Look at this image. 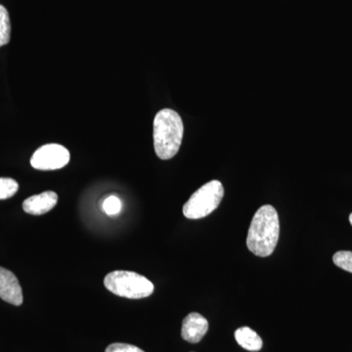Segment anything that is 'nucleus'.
I'll return each mask as SVG.
<instances>
[{"instance_id":"nucleus-8","label":"nucleus","mask_w":352,"mask_h":352,"mask_svg":"<svg viewBox=\"0 0 352 352\" xmlns=\"http://www.w3.org/2000/svg\"><path fill=\"white\" fill-rule=\"evenodd\" d=\"M58 196L55 192L46 191L25 200L23 203V210L27 214L32 215L47 214L56 206Z\"/></svg>"},{"instance_id":"nucleus-7","label":"nucleus","mask_w":352,"mask_h":352,"mask_svg":"<svg viewBox=\"0 0 352 352\" xmlns=\"http://www.w3.org/2000/svg\"><path fill=\"white\" fill-rule=\"evenodd\" d=\"M208 330V322L203 315L192 312L182 322V339L190 344H198Z\"/></svg>"},{"instance_id":"nucleus-1","label":"nucleus","mask_w":352,"mask_h":352,"mask_svg":"<svg viewBox=\"0 0 352 352\" xmlns=\"http://www.w3.org/2000/svg\"><path fill=\"white\" fill-rule=\"evenodd\" d=\"M279 217L274 207L264 205L252 217L247 237L248 249L261 258L270 256L279 240Z\"/></svg>"},{"instance_id":"nucleus-4","label":"nucleus","mask_w":352,"mask_h":352,"mask_svg":"<svg viewBox=\"0 0 352 352\" xmlns=\"http://www.w3.org/2000/svg\"><path fill=\"white\" fill-rule=\"evenodd\" d=\"M224 188L219 180H212L197 190L183 207V214L189 219L208 217L219 207Z\"/></svg>"},{"instance_id":"nucleus-11","label":"nucleus","mask_w":352,"mask_h":352,"mask_svg":"<svg viewBox=\"0 0 352 352\" xmlns=\"http://www.w3.org/2000/svg\"><path fill=\"white\" fill-rule=\"evenodd\" d=\"M19 184L12 178H0V200H6L17 193Z\"/></svg>"},{"instance_id":"nucleus-12","label":"nucleus","mask_w":352,"mask_h":352,"mask_svg":"<svg viewBox=\"0 0 352 352\" xmlns=\"http://www.w3.org/2000/svg\"><path fill=\"white\" fill-rule=\"evenodd\" d=\"M333 261L338 267L352 273V252L340 251L333 256Z\"/></svg>"},{"instance_id":"nucleus-10","label":"nucleus","mask_w":352,"mask_h":352,"mask_svg":"<svg viewBox=\"0 0 352 352\" xmlns=\"http://www.w3.org/2000/svg\"><path fill=\"white\" fill-rule=\"evenodd\" d=\"M11 24L8 11L6 7L0 6V47L10 41Z\"/></svg>"},{"instance_id":"nucleus-15","label":"nucleus","mask_w":352,"mask_h":352,"mask_svg":"<svg viewBox=\"0 0 352 352\" xmlns=\"http://www.w3.org/2000/svg\"><path fill=\"white\" fill-rule=\"evenodd\" d=\"M349 222H351V224L352 226V214H351V215H349Z\"/></svg>"},{"instance_id":"nucleus-9","label":"nucleus","mask_w":352,"mask_h":352,"mask_svg":"<svg viewBox=\"0 0 352 352\" xmlns=\"http://www.w3.org/2000/svg\"><path fill=\"white\" fill-rule=\"evenodd\" d=\"M235 340L240 346L249 351H258L263 349V340L249 327L238 329L235 332Z\"/></svg>"},{"instance_id":"nucleus-13","label":"nucleus","mask_w":352,"mask_h":352,"mask_svg":"<svg viewBox=\"0 0 352 352\" xmlns=\"http://www.w3.org/2000/svg\"><path fill=\"white\" fill-rule=\"evenodd\" d=\"M102 208L109 215L118 214L122 210V201L117 196H109L104 200Z\"/></svg>"},{"instance_id":"nucleus-2","label":"nucleus","mask_w":352,"mask_h":352,"mask_svg":"<svg viewBox=\"0 0 352 352\" xmlns=\"http://www.w3.org/2000/svg\"><path fill=\"white\" fill-rule=\"evenodd\" d=\"M184 126L179 113L171 109H163L154 119V148L157 156L170 160L179 151Z\"/></svg>"},{"instance_id":"nucleus-6","label":"nucleus","mask_w":352,"mask_h":352,"mask_svg":"<svg viewBox=\"0 0 352 352\" xmlns=\"http://www.w3.org/2000/svg\"><path fill=\"white\" fill-rule=\"evenodd\" d=\"M0 298L16 307H19L24 300L17 277L3 267H0Z\"/></svg>"},{"instance_id":"nucleus-14","label":"nucleus","mask_w":352,"mask_h":352,"mask_svg":"<svg viewBox=\"0 0 352 352\" xmlns=\"http://www.w3.org/2000/svg\"><path fill=\"white\" fill-rule=\"evenodd\" d=\"M105 352H145L143 351L142 349H139V347L135 346H132V344H120V342H117V344H110L106 349Z\"/></svg>"},{"instance_id":"nucleus-5","label":"nucleus","mask_w":352,"mask_h":352,"mask_svg":"<svg viewBox=\"0 0 352 352\" xmlns=\"http://www.w3.org/2000/svg\"><path fill=\"white\" fill-rule=\"evenodd\" d=\"M69 152L64 146L46 144L34 153L31 159L32 168L39 170H55L69 164Z\"/></svg>"},{"instance_id":"nucleus-3","label":"nucleus","mask_w":352,"mask_h":352,"mask_svg":"<svg viewBox=\"0 0 352 352\" xmlns=\"http://www.w3.org/2000/svg\"><path fill=\"white\" fill-rule=\"evenodd\" d=\"M106 289L122 298L139 300L154 293V285L147 278L131 271H113L104 279Z\"/></svg>"}]
</instances>
